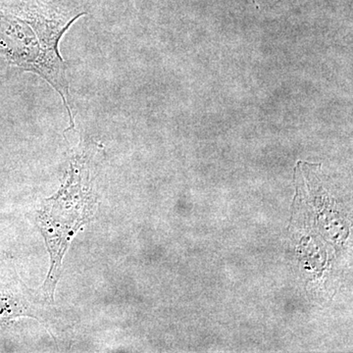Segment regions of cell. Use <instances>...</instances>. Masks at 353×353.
Wrapping results in <instances>:
<instances>
[{"instance_id":"1","label":"cell","mask_w":353,"mask_h":353,"mask_svg":"<svg viewBox=\"0 0 353 353\" xmlns=\"http://www.w3.org/2000/svg\"><path fill=\"white\" fill-rule=\"evenodd\" d=\"M85 14L76 0H30L19 13L0 21V46L7 57L57 90L69 115V130L75 123L59 43L72 24Z\"/></svg>"}]
</instances>
